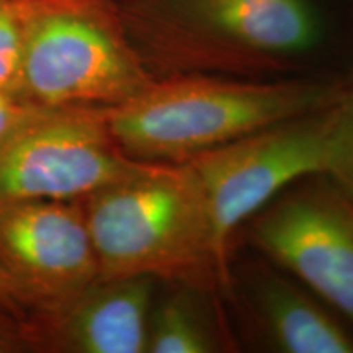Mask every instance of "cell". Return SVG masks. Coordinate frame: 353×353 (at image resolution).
Here are the masks:
<instances>
[{"mask_svg":"<svg viewBox=\"0 0 353 353\" xmlns=\"http://www.w3.org/2000/svg\"><path fill=\"white\" fill-rule=\"evenodd\" d=\"M152 77L341 74L353 52L345 0H117Z\"/></svg>","mask_w":353,"mask_h":353,"instance_id":"obj_1","label":"cell"},{"mask_svg":"<svg viewBox=\"0 0 353 353\" xmlns=\"http://www.w3.org/2000/svg\"><path fill=\"white\" fill-rule=\"evenodd\" d=\"M339 85L341 74L157 77L138 97L107 108V125L132 161L180 164L255 131L332 107Z\"/></svg>","mask_w":353,"mask_h":353,"instance_id":"obj_2","label":"cell"},{"mask_svg":"<svg viewBox=\"0 0 353 353\" xmlns=\"http://www.w3.org/2000/svg\"><path fill=\"white\" fill-rule=\"evenodd\" d=\"M100 278L151 276L231 290L201 190L185 162H141L125 179L81 198Z\"/></svg>","mask_w":353,"mask_h":353,"instance_id":"obj_3","label":"cell"},{"mask_svg":"<svg viewBox=\"0 0 353 353\" xmlns=\"http://www.w3.org/2000/svg\"><path fill=\"white\" fill-rule=\"evenodd\" d=\"M19 97L43 108H113L156 77L117 0H25Z\"/></svg>","mask_w":353,"mask_h":353,"instance_id":"obj_4","label":"cell"},{"mask_svg":"<svg viewBox=\"0 0 353 353\" xmlns=\"http://www.w3.org/2000/svg\"><path fill=\"white\" fill-rule=\"evenodd\" d=\"M330 108L255 131L185 162L201 190L216 247L229 263L234 232L293 183L325 175Z\"/></svg>","mask_w":353,"mask_h":353,"instance_id":"obj_5","label":"cell"},{"mask_svg":"<svg viewBox=\"0 0 353 353\" xmlns=\"http://www.w3.org/2000/svg\"><path fill=\"white\" fill-rule=\"evenodd\" d=\"M139 164L114 143L107 108H50L0 148V206L81 200Z\"/></svg>","mask_w":353,"mask_h":353,"instance_id":"obj_6","label":"cell"},{"mask_svg":"<svg viewBox=\"0 0 353 353\" xmlns=\"http://www.w3.org/2000/svg\"><path fill=\"white\" fill-rule=\"evenodd\" d=\"M250 239L353 325V200L327 175L273 198L254 216Z\"/></svg>","mask_w":353,"mask_h":353,"instance_id":"obj_7","label":"cell"},{"mask_svg":"<svg viewBox=\"0 0 353 353\" xmlns=\"http://www.w3.org/2000/svg\"><path fill=\"white\" fill-rule=\"evenodd\" d=\"M0 267L38 312L63 306L99 280L81 201L39 200L0 206Z\"/></svg>","mask_w":353,"mask_h":353,"instance_id":"obj_8","label":"cell"},{"mask_svg":"<svg viewBox=\"0 0 353 353\" xmlns=\"http://www.w3.org/2000/svg\"><path fill=\"white\" fill-rule=\"evenodd\" d=\"M156 281L99 278L63 306L28 322L33 350L145 353Z\"/></svg>","mask_w":353,"mask_h":353,"instance_id":"obj_9","label":"cell"},{"mask_svg":"<svg viewBox=\"0 0 353 353\" xmlns=\"http://www.w3.org/2000/svg\"><path fill=\"white\" fill-rule=\"evenodd\" d=\"M254 321L265 343L281 353H353V330L285 278L263 273L252 288Z\"/></svg>","mask_w":353,"mask_h":353,"instance_id":"obj_10","label":"cell"},{"mask_svg":"<svg viewBox=\"0 0 353 353\" xmlns=\"http://www.w3.org/2000/svg\"><path fill=\"white\" fill-rule=\"evenodd\" d=\"M213 293L172 283L149 316L145 353H216L228 350L208 298Z\"/></svg>","mask_w":353,"mask_h":353,"instance_id":"obj_11","label":"cell"},{"mask_svg":"<svg viewBox=\"0 0 353 353\" xmlns=\"http://www.w3.org/2000/svg\"><path fill=\"white\" fill-rule=\"evenodd\" d=\"M325 175L353 200V52L342 70L337 100L330 108Z\"/></svg>","mask_w":353,"mask_h":353,"instance_id":"obj_12","label":"cell"},{"mask_svg":"<svg viewBox=\"0 0 353 353\" xmlns=\"http://www.w3.org/2000/svg\"><path fill=\"white\" fill-rule=\"evenodd\" d=\"M25 0H0V94L19 95Z\"/></svg>","mask_w":353,"mask_h":353,"instance_id":"obj_13","label":"cell"},{"mask_svg":"<svg viewBox=\"0 0 353 353\" xmlns=\"http://www.w3.org/2000/svg\"><path fill=\"white\" fill-rule=\"evenodd\" d=\"M48 110L50 108L37 107L19 95L0 94V148Z\"/></svg>","mask_w":353,"mask_h":353,"instance_id":"obj_14","label":"cell"},{"mask_svg":"<svg viewBox=\"0 0 353 353\" xmlns=\"http://www.w3.org/2000/svg\"><path fill=\"white\" fill-rule=\"evenodd\" d=\"M12 312L17 311L0 303V353L33 350L28 322L15 319Z\"/></svg>","mask_w":353,"mask_h":353,"instance_id":"obj_15","label":"cell"},{"mask_svg":"<svg viewBox=\"0 0 353 353\" xmlns=\"http://www.w3.org/2000/svg\"><path fill=\"white\" fill-rule=\"evenodd\" d=\"M0 303L7 304L15 311H19L20 306H28L25 293L2 267H0Z\"/></svg>","mask_w":353,"mask_h":353,"instance_id":"obj_16","label":"cell"},{"mask_svg":"<svg viewBox=\"0 0 353 353\" xmlns=\"http://www.w3.org/2000/svg\"><path fill=\"white\" fill-rule=\"evenodd\" d=\"M345 3L348 6V8L353 12V0H345Z\"/></svg>","mask_w":353,"mask_h":353,"instance_id":"obj_17","label":"cell"}]
</instances>
